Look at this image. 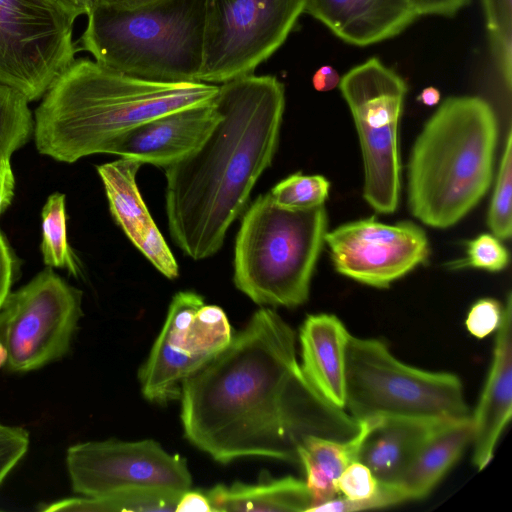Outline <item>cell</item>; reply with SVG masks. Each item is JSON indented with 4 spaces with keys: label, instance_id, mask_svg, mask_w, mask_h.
<instances>
[{
    "label": "cell",
    "instance_id": "6da1fadb",
    "mask_svg": "<svg viewBox=\"0 0 512 512\" xmlns=\"http://www.w3.org/2000/svg\"><path fill=\"white\" fill-rule=\"evenodd\" d=\"M295 344L279 314L257 310L225 349L183 382L187 439L221 463L244 457L298 463L308 437H352L358 422L310 384Z\"/></svg>",
    "mask_w": 512,
    "mask_h": 512
},
{
    "label": "cell",
    "instance_id": "7a4b0ae2",
    "mask_svg": "<svg viewBox=\"0 0 512 512\" xmlns=\"http://www.w3.org/2000/svg\"><path fill=\"white\" fill-rule=\"evenodd\" d=\"M221 117L202 144L165 168L169 232L193 260L214 255L277 151L285 89L275 76L219 85Z\"/></svg>",
    "mask_w": 512,
    "mask_h": 512
},
{
    "label": "cell",
    "instance_id": "3957f363",
    "mask_svg": "<svg viewBox=\"0 0 512 512\" xmlns=\"http://www.w3.org/2000/svg\"><path fill=\"white\" fill-rule=\"evenodd\" d=\"M219 85L156 82L133 77L88 58L75 59L51 84L35 111L38 151L73 163L106 153L132 128L215 98Z\"/></svg>",
    "mask_w": 512,
    "mask_h": 512
},
{
    "label": "cell",
    "instance_id": "277c9868",
    "mask_svg": "<svg viewBox=\"0 0 512 512\" xmlns=\"http://www.w3.org/2000/svg\"><path fill=\"white\" fill-rule=\"evenodd\" d=\"M497 139V117L486 100L459 96L443 101L411 151L412 214L435 228L460 221L490 187Z\"/></svg>",
    "mask_w": 512,
    "mask_h": 512
},
{
    "label": "cell",
    "instance_id": "5b68a950",
    "mask_svg": "<svg viewBox=\"0 0 512 512\" xmlns=\"http://www.w3.org/2000/svg\"><path fill=\"white\" fill-rule=\"evenodd\" d=\"M206 0H150L122 7L97 2L81 49L118 72L156 82H199Z\"/></svg>",
    "mask_w": 512,
    "mask_h": 512
},
{
    "label": "cell",
    "instance_id": "8992f818",
    "mask_svg": "<svg viewBox=\"0 0 512 512\" xmlns=\"http://www.w3.org/2000/svg\"><path fill=\"white\" fill-rule=\"evenodd\" d=\"M324 206L286 209L270 193L243 216L234 249V284L259 305L296 307L309 296L325 242Z\"/></svg>",
    "mask_w": 512,
    "mask_h": 512
},
{
    "label": "cell",
    "instance_id": "52a82bcc",
    "mask_svg": "<svg viewBox=\"0 0 512 512\" xmlns=\"http://www.w3.org/2000/svg\"><path fill=\"white\" fill-rule=\"evenodd\" d=\"M344 409L357 422L391 417H471L458 376L404 364L381 340L352 335L346 350Z\"/></svg>",
    "mask_w": 512,
    "mask_h": 512
},
{
    "label": "cell",
    "instance_id": "ba28073f",
    "mask_svg": "<svg viewBox=\"0 0 512 512\" xmlns=\"http://www.w3.org/2000/svg\"><path fill=\"white\" fill-rule=\"evenodd\" d=\"M339 88L355 123L364 164L363 196L377 212H395L400 193L398 127L407 85L378 58L350 69Z\"/></svg>",
    "mask_w": 512,
    "mask_h": 512
},
{
    "label": "cell",
    "instance_id": "9c48e42d",
    "mask_svg": "<svg viewBox=\"0 0 512 512\" xmlns=\"http://www.w3.org/2000/svg\"><path fill=\"white\" fill-rule=\"evenodd\" d=\"M305 0H206L198 81L222 84L252 74L286 40Z\"/></svg>",
    "mask_w": 512,
    "mask_h": 512
},
{
    "label": "cell",
    "instance_id": "30bf717a",
    "mask_svg": "<svg viewBox=\"0 0 512 512\" xmlns=\"http://www.w3.org/2000/svg\"><path fill=\"white\" fill-rule=\"evenodd\" d=\"M82 314V291L51 267L10 292L0 308L5 368L24 373L64 357Z\"/></svg>",
    "mask_w": 512,
    "mask_h": 512
},
{
    "label": "cell",
    "instance_id": "8fae6325",
    "mask_svg": "<svg viewBox=\"0 0 512 512\" xmlns=\"http://www.w3.org/2000/svg\"><path fill=\"white\" fill-rule=\"evenodd\" d=\"M75 19L56 0H0V83L43 97L75 60Z\"/></svg>",
    "mask_w": 512,
    "mask_h": 512
},
{
    "label": "cell",
    "instance_id": "7c38bea8",
    "mask_svg": "<svg viewBox=\"0 0 512 512\" xmlns=\"http://www.w3.org/2000/svg\"><path fill=\"white\" fill-rule=\"evenodd\" d=\"M73 491L99 497L130 490L183 493L192 486L185 458L151 439L87 441L67 449Z\"/></svg>",
    "mask_w": 512,
    "mask_h": 512
},
{
    "label": "cell",
    "instance_id": "4fadbf2b",
    "mask_svg": "<svg viewBox=\"0 0 512 512\" xmlns=\"http://www.w3.org/2000/svg\"><path fill=\"white\" fill-rule=\"evenodd\" d=\"M325 242L338 273L375 288L389 287L429 255L425 232L409 221L362 219L327 232Z\"/></svg>",
    "mask_w": 512,
    "mask_h": 512
},
{
    "label": "cell",
    "instance_id": "5bb4252c",
    "mask_svg": "<svg viewBox=\"0 0 512 512\" xmlns=\"http://www.w3.org/2000/svg\"><path fill=\"white\" fill-rule=\"evenodd\" d=\"M221 117L215 100L146 121L116 139L107 154L167 168L195 151Z\"/></svg>",
    "mask_w": 512,
    "mask_h": 512
},
{
    "label": "cell",
    "instance_id": "9a60e30c",
    "mask_svg": "<svg viewBox=\"0 0 512 512\" xmlns=\"http://www.w3.org/2000/svg\"><path fill=\"white\" fill-rule=\"evenodd\" d=\"M202 305L203 298L195 292L174 295L164 325L139 372L141 391L147 400L165 403L178 399L183 382L201 368L182 350V339Z\"/></svg>",
    "mask_w": 512,
    "mask_h": 512
},
{
    "label": "cell",
    "instance_id": "2e32d148",
    "mask_svg": "<svg viewBox=\"0 0 512 512\" xmlns=\"http://www.w3.org/2000/svg\"><path fill=\"white\" fill-rule=\"evenodd\" d=\"M509 294L497 328L492 363L472 421L473 464L482 470L512 415V309Z\"/></svg>",
    "mask_w": 512,
    "mask_h": 512
},
{
    "label": "cell",
    "instance_id": "e0dca14e",
    "mask_svg": "<svg viewBox=\"0 0 512 512\" xmlns=\"http://www.w3.org/2000/svg\"><path fill=\"white\" fill-rule=\"evenodd\" d=\"M304 12L357 46L392 38L418 17L413 0H305Z\"/></svg>",
    "mask_w": 512,
    "mask_h": 512
},
{
    "label": "cell",
    "instance_id": "ac0fdd59",
    "mask_svg": "<svg viewBox=\"0 0 512 512\" xmlns=\"http://www.w3.org/2000/svg\"><path fill=\"white\" fill-rule=\"evenodd\" d=\"M350 333L332 314L307 316L300 329L301 369L316 391L340 409L346 402V350Z\"/></svg>",
    "mask_w": 512,
    "mask_h": 512
},
{
    "label": "cell",
    "instance_id": "d6986e66",
    "mask_svg": "<svg viewBox=\"0 0 512 512\" xmlns=\"http://www.w3.org/2000/svg\"><path fill=\"white\" fill-rule=\"evenodd\" d=\"M446 420L391 417L365 438L358 460L379 482L396 483L430 435Z\"/></svg>",
    "mask_w": 512,
    "mask_h": 512
},
{
    "label": "cell",
    "instance_id": "ffe728a7",
    "mask_svg": "<svg viewBox=\"0 0 512 512\" xmlns=\"http://www.w3.org/2000/svg\"><path fill=\"white\" fill-rule=\"evenodd\" d=\"M472 431L471 417L439 425L396 482L407 501L429 495L471 443Z\"/></svg>",
    "mask_w": 512,
    "mask_h": 512
},
{
    "label": "cell",
    "instance_id": "44dd1931",
    "mask_svg": "<svg viewBox=\"0 0 512 512\" xmlns=\"http://www.w3.org/2000/svg\"><path fill=\"white\" fill-rule=\"evenodd\" d=\"M381 418L358 421L359 428L350 438L340 440L308 437L298 448V463L305 471V483L312 498L313 508L335 498L337 480L352 462L358 460L362 444Z\"/></svg>",
    "mask_w": 512,
    "mask_h": 512
},
{
    "label": "cell",
    "instance_id": "7402d4cb",
    "mask_svg": "<svg viewBox=\"0 0 512 512\" xmlns=\"http://www.w3.org/2000/svg\"><path fill=\"white\" fill-rule=\"evenodd\" d=\"M206 494L213 512H300L312 506L305 481L292 476L257 484H219Z\"/></svg>",
    "mask_w": 512,
    "mask_h": 512
},
{
    "label": "cell",
    "instance_id": "603a6c76",
    "mask_svg": "<svg viewBox=\"0 0 512 512\" xmlns=\"http://www.w3.org/2000/svg\"><path fill=\"white\" fill-rule=\"evenodd\" d=\"M142 165L138 160L120 157L96 167L111 215L132 243L152 220L136 183Z\"/></svg>",
    "mask_w": 512,
    "mask_h": 512
},
{
    "label": "cell",
    "instance_id": "cb8c5ba5",
    "mask_svg": "<svg viewBox=\"0 0 512 512\" xmlns=\"http://www.w3.org/2000/svg\"><path fill=\"white\" fill-rule=\"evenodd\" d=\"M182 493L130 490L99 497H72L49 504H40L39 510L94 511V512H166L175 511Z\"/></svg>",
    "mask_w": 512,
    "mask_h": 512
},
{
    "label": "cell",
    "instance_id": "d4e9b609",
    "mask_svg": "<svg viewBox=\"0 0 512 512\" xmlns=\"http://www.w3.org/2000/svg\"><path fill=\"white\" fill-rule=\"evenodd\" d=\"M225 312L216 305H202L187 326L182 350L200 367L225 349L232 339Z\"/></svg>",
    "mask_w": 512,
    "mask_h": 512
},
{
    "label": "cell",
    "instance_id": "484cf974",
    "mask_svg": "<svg viewBox=\"0 0 512 512\" xmlns=\"http://www.w3.org/2000/svg\"><path fill=\"white\" fill-rule=\"evenodd\" d=\"M41 252L48 267L65 268L77 277L80 269L67 240L65 195L51 194L41 212Z\"/></svg>",
    "mask_w": 512,
    "mask_h": 512
},
{
    "label": "cell",
    "instance_id": "4316f807",
    "mask_svg": "<svg viewBox=\"0 0 512 512\" xmlns=\"http://www.w3.org/2000/svg\"><path fill=\"white\" fill-rule=\"evenodd\" d=\"M28 103L21 92L0 83V157L10 158L34 130Z\"/></svg>",
    "mask_w": 512,
    "mask_h": 512
},
{
    "label": "cell",
    "instance_id": "83f0119b",
    "mask_svg": "<svg viewBox=\"0 0 512 512\" xmlns=\"http://www.w3.org/2000/svg\"><path fill=\"white\" fill-rule=\"evenodd\" d=\"M491 52L508 91L511 89V0H483Z\"/></svg>",
    "mask_w": 512,
    "mask_h": 512
},
{
    "label": "cell",
    "instance_id": "f1b7e54d",
    "mask_svg": "<svg viewBox=\"0 0 512 512\" xmlns=\"http://www.w3.org/2000/svg\"><path fill=\"white\" fill-rule=\"evenodd\" d=\"M329 189L330 183L325 177L297 172L280 181L269 193L278 206L297 210L322 206Z\"/></svg>",
    "mask_w": 512,
    "mask_h": 512
},
{
    "label": "cell",
    "instance_id": "f546056e",
    "mask_svg": "<svg viewBox=\"0 0 512 512\" xmlns=\"http://www.w3.org/2000/svg\"><path fill=\"white\" fill-rule=\"evenodd\" d=\"M512 133L509 129L488 212V225L499 239L511 236Z\"/></svg>",
    "mask_w": 512,
    "mask_h": 512
},
{
    "label": "cell",
    "instance_id": "4dcf8cb0",
    "mask_svg": "<svg viewBox=\"0 0 512 512\" xmlns=\"http://www.w3.org/2000/svg\"><path fill=\"white\" fill-rule=\"evenodd\" d=\"M508 263L509 253L499 238L483 233L468 243L466 259L456 265L498 272L505 269Z\"/></svg>",
    "mask_w": 512,
    "mask_h": 512
},
{
    "label": "cell",
    "instance_id": "1f68e13d",
    "mask_svg": "<svg viewBox=\"0 0 512 512\" xmlns=\"http://www.w3.org/2000/svg\"><path fill=\"white\" fill-rule=\"evenodd\" d=\"M133 244L165 277L178 276V264L153 219Z\"/></svg>",
    "mask_w": 512,
    "mask_h": 512
},
{
    "label": "cell",
    "instance_id": "d6a6232c",
    "mask_svg": "<svg viewBox=\"0 0 512 512\" xmlns=\"http://www.w3.org/2000/svg\"><path fill=\"white\" fill-rule=\"evenodd\" d=\"M29 443V433L24 428L0 422V485L24 457Z\"/></svg>",
    "mask_w": 512,
    "mask_h": 512
},
{
    "label": "cell",
    "instance_id": "836d02e7",
    "mask_svg": "<svg viewBox=\"0 0 512 512\" xmlns=\"http://www.w3.org/2000/svg\"><path fill=\"white\" fill-rule=\"evenodd\" d=\"M503 308L499 301L483 298L470 308L465 324L471 335L482 339L496 330L502 320Z\"/></svg>",
    "mask_w": 512,
    "mask_h": 512
},
{
    "label": "cell",
    "instance_id": "e575fe53",
    "mask_svg": "<svg viewBox=\"0 0 512 512\" xmlns=\"http://www.w3.org/2000/svg\"><path fill=\"white\" fill-rule=\"evenodd\" d=\"M14 260L4 237L0 232V308L11 292L14 279Z\"/></svg>",
    "mask_w": 512,
    "mask_h": 512
},
{
    "label": "cell",
    "instance_id": "d590c367",
    "mask_svg": "<svg viewBox=\"0 0 512 512\" xmlns=\"http://www.w3.org/2000/svg\"><path fill=\"white\" fill-rule=\"evenodd\" d=\"M418 16L442 15L452 16L469 0H413Z\"/></svg>",
    "mask_w": 512,
    "mask_h": 512
},
{
    "label": "cell",
    "instance_id": "8d00e7d4",
    "mask_svg": "<svg viewBox=\"0 0 512 512\" xmlns=\"http://www.w3.org/2000/svg\"><path fill=\"white\" fill-rule=\"evenodd\" d=\"M15 179L10 158L0 157V216L10 205L14 195Z\"/></svg>",
    "mask_w": 512,
    "mask_h": 512
},
{
    "label": "cell",
    "instance_id": "74e56055",
    "mask_svg": "<svg viewBox=\"0 0 512 512\" xmlns=\"http://www.w3.org/2000/svg\"><path fill=\"white\" fill-rule=\"evenodd\" d=\"M176 512H213L206 492L189 489L183 492L178 500Z\"/></svg>",
    "mask_w": 512,
    "mask_h": 512
},
{
    "label": "cell",
    "instance_id": "f35d334b",
    "mask_svg": "<svg viewBox=\"0 0 512 512\" xmlns=\"http://www.w3.org/2000/svg\"><path fill=\"white\" fill-rule=\"evenodd\" d=\"M340 76L330 65H323L316 70L312 77L313 87L320 92H328L339 85Z\"/></svg>",
    "mask_w": 512,
    "mask_h": 512
},
{
    "label": "cell",
    "instance_id": "ab89813d",
    "mask_svg": "<svg viewBox=\"0 0 512 512\" xmlns=\"http://www.w3.org/2000/svg\"><path fill=\"white\" fill-rule=\"evenodd\" d=\"M75 18L81 15H88L97 0H56Z\"/></svg>",
    "mask_w": 512,
    "mask_h": 512
},
{
    "label": "cell",
    "instance_id": "60d3db41",
    "mask_svg": "<svg viewBox=\"0 0 512 512\" xmlns=\"http://www.w3.org/2000/svg\"><path fill=\"white\" fill-rule=\"evenodd\" d=\"M440 98V91L433 86H429L421 91L417 100L426 106H434L440 102Z\"/></svg>",
    "mask_w": 512,
    "mask_h": 512
},
{
    "label": "cell",
    "instance_id": "b9f144b4",
    "mask_svg": "<svg viewBox=\"0 0 512 512\" xmlns=\"http://www.w3.org/2000/svg\"><path fill=\"white\" fill-rule=\"evenodd\" d=\"M148 1L150 0H97L99 3L122 7H131Z\"/></svg>",
    "mask_w": 512,
    "mask_h": 512
},
{
    "label": "cell",
    "instance_id": "7bdbcfd3",
    "mask_svg": "<svg viewBox=\"0 0 512 512\" xmlns=\"http://www.w3.org/2000/svg\"><path fill=\"white\" fill-rule=\"evenodd\" d=\"M7 361V352L2 344H0V368L5 367Z\"/></svg>",
    "mask_w": 512,
    "mask_h": 512
}]
</instances>
